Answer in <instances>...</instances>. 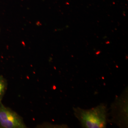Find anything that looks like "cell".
Wrapping results in <instances>:
<instances>
[{"instance_id": "1", "label": "cell", "mask_w": 128, "mask_h": 128, "mask_svg": "<svg viewBox=\"0 0 128 128\" xmlns=\"http://www.w3.org/2000/svg\"><path fill=\"white\" fill-rule=\"evenodd\" d=\"M74 114L79 120L82 127L106 128L108 123V110L104 104L90 109L73 108Z\"/></svg>"}, {"instance_id": "2", "label": "cell", "mask_w": 128, "mask_h": 128, "mask_svg": "<svg viewBox=\"0 0 128 128\" xmlns=\"http://www.w3.org/2000/svg\"><path fill=\"white\" fill-rule=\"evenodd\" d=\"M27 127L22 116L0 101V128Z\"/></svg>"}, {"instance_id": "3", "label": "cell", "mask_w": 128, "mask_h": 128, "mask_svg": "<svg viewBox=\"0 0 128 128\" xmlns=\"http://www.w3.org/2000/svg\"><path fill=\"white\" fill-rule=\"evenodd\" d=\"M128 99L127 91L125 92V96H120L115 102L114 107H112V115L114 123L118 126H126L128 118Z\"/></svg>"}, {"instance_id": "4", "label": "cell", "mask_w": 128, "mask_h": 128, "mask_svg": "<svg viewBox=\"0 0 128 128\" xmlns=\"http://www.w3.org/2000/svg\"><path fill=\"white\" fill-rule=\"evenodd\" d=\"M8 88L7 79L2 75L0 76V101H2Z\"/></svg>"}, {"instance_id": "5", "label": "cell", "mask_w": 128, "mask_h": 128, "mask_svg": "<svg viewBox=\"0 0 128 128\" xmlns=\"http://www.w3.org/2000/svg\"></svg>"}]
</instances>
